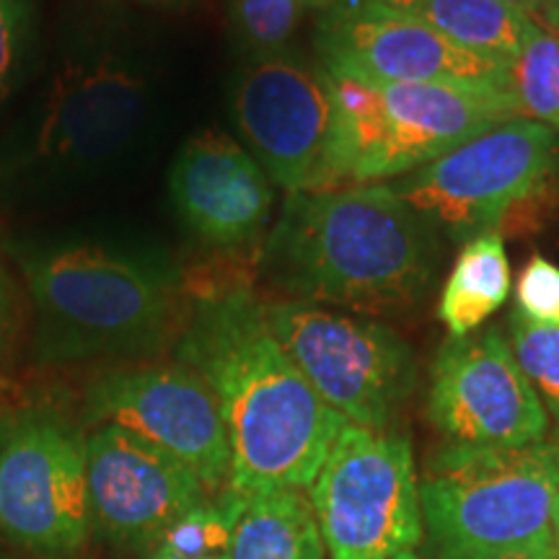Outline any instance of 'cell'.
Instances as JSON below:
<instances>
[{"mask_svg":"<svg viewBox=\"0 0 559 559\" xmlns=\"http://www.w3.org/2000/svg\"><path fill=\"white\" fill-rule=\"evenodd\" d=\"M192 306L177 360L213 391L230 445V489H309L345 417L321 402L270 330L247 277L185 283Z\"/></svg>","mask_w":559,"mask_h":559,"instance_id":"6da1fadb","label":"cell"},{"mask_svg":"<svg viewBox=\"0 0 559 559\" xmlns=\"http://www.w3.org/2000/svg\"><path fill=\"white\" fill-rule=\"evenodd\" d=\"M438 234L389 185L288 194L260 254L262 280L290 300L396 313L428 296Z\"/></svg>","mask_w":559,"mask_h":559,"instance_id":"7a4b0ae2","label":"cell"},{"mask_svg":"<svg viewBox=\"0 0 559 559\" xmlns=\"http://www.w3.org/2000/svg\"><path fill=\"white\" fill-rule=\"evenodd\" d=\"M34 309L41 362L143 358L181 321L185 277L164 257L60 241L13 251Z\"/></svg>","mask_w":559,"mask_h":559,"instance_id":"3957f363","label":"cell"},{"mask_svg":"<svg viewBox=\"0 0 559 559\" xmlns=\"http://www.w3.org/2000/svg\"><path fill=\"white\" fill-rule=\"evenodd\" d=\"M324 75L332 130L319 192L400 179L521 117L513 91L506 88L373 83L326 70Z\"/></svg>","mask_w":559,"mask_h":559,"instance_id":"277c9868","label":"cell"},{"mask_svg":"<svg viewBox=\"0 0 559 559\" xmlns=\"http://www.w3.org/2000/svg\"><path fill=\"white\" fill-rule=\"evenodd\" d=\"M559 485V445L445 443L419 477L425 536L436 559H492L555 547L551 508Z\"/></svg>","mask_w":559,"mask_h":559,"instance_id":"5b68a950","label":"cell"},{"mask_svg":"<svg viewBox=\"0 0 559 559\" xmlns=\"http://www.w3.org/2000/svg\"><path fill=\"white\" fill-rule=\"evenodd\" d=\"M557 169V132L519 117L386 185L432 228L466 243L519 215L534 218Z\"/></svg>","mask_w":559,"mask_h":559,"instance_id":"8992f818","label":"cell"},{"mask_svg":"<svg viewBox=\"0 0 559 559\" xmlns=\"http://www.w3.org/2000/svg\"><path fill=\"white\" fill-rule=\"evenodd\" d=\"M86 436L60 412L0 415V539L37 559H73L91 534Z\"/></svg>","mask_w":559,"mask_h":559,"instance_id":"52a82bcc","label":"cell"},{"mask_svg":"<svg viewBox=\"0 0 559 559\" xmlns=\"http://www.w3.org/2000/svg\"><path fill=\"white\" fill-rule=\"evenodd\" d=\"M270 330L326 407L345 423L389 430L417 381L407 340L379 321L306 304H264Z\"/></svg>","mask_w":559,"mask_h":559,"instance_id":"ba28073f","label":"cell"},{"mask_svg":"<svg viewBox=\"0 0 559 559\" xmlns=\"http://www.w3.org/2000/svg\"><path fill=\"white\" fill-rule=\"evenodd\" d=\"M332 559H389L425 539L409 440L345 425L309 487Z\"/></svg>","mask_w":559,"mask_h":559,"instance_id":"9c48e42d","label":"cell"},{"mask_svg":"<svg viewBox=\"0 0 559 559\" xmlns=\"http://www.w3.org/2000/svg\"><path fill=\"white\" fill-rule=\"evenodd\" d=\"M313 41L319 66L347 79L513 91V66L464 50L423 21L373 0H342L321 11Z\"/></svg>","mask_w":559,"mask_h":559,"instance_id":"30bf717a","label":"cell"},{"mask_svg":"<svg viewBox=\"0 0 559 559\" xmlns=\"http://www.w3.org/2000/svg\"><path fill=\"white\" fill-rule=\"evenodd\" d=\"M94 428L115 425L190 469L210 495L230 487V445L213 391L185 362L104 373L83 400Z\"/></svg>","mask_w":559,"mask_h":559,"instance_id":"8fae6325","label":"cell"},{"mask_svg":"<svg viewBox=\"0 0 559 559\" xmlns=\"http://www.w3.org/2000/svg\"><path fill=\"white\" fill-rule=\"evenodd\" d=\"M230 111L272 185L319 192L332 130V94L321 66L298 55L262 52L239 70Z\"/></svg>","mask_w":559,"mask_h":559,"instance_id":"7c38bea8","label":"cell"},{"mask_svg":"<svg viewBox=\"0 0 559 559\" xmlns=\"http://www.w3.org/2000/svg\"><path fill=\"white\" fill-rule=\"evenodd\" d=\"M428 417L459 445L519 449L547 438V409L498 326L449 337L430 373Z\"/></svg>","mask_w":559,"mask_h":559,"instance_id":"4fadbf2b","label":"cell"},{"mask_svg":"<svg viewBox=\"0 0 559 559\" xmlns=\"http://www.w3.org/2000/svg\"><path fill=\"white\" fill-rule=\"evenodd\" d=\"M151 99L148 73L122 55L68 58L41 102L34 158L52 169H99L130 148Z\"/></svg>","mask_w":559,"mask_h":559,"instance_id":"5bb4252c","label":"cell"},{"mask_svg":"<svg viewBox=\"0 0 559 559\" xmlns=\"http://www.w3.org/2000/svg\"><path fill=\"white\" fill-rule=\"evenodd\" d=\"M91 534L111 549H145L210 498L181 461L132 432L99 425L86 436Z\"/></svg>","mask_w":559,"mask_h":559,"instance_id":"9a60e30c","label":"cell"},{"mask_svg":"<svg viewBox=\"0 0 559 559\" xmlns=\"http://www.w3.org/2000/svg\"><path fill=\"white\" fill-rule=\"evenodd\" d=\"M169 192L181 223L221 249L254 243L275 205V185L260 160L221 132L187 140L171 166Z\"/></svg>","mask_w":559,"mask_h":559,"instance_id":"2e32d148","label":"cell"},{"mask_svg":"<svg viewBox=\"0 0 559 559\" xmlns=\"http://www.w3.org/2000/svg\"><path fill=\"white\" fill-rule=\"evenodd\" d=\"M230 559H326V547L304 489L243 495Z\"/></svg>","mask_w":559,"mask_h":559,"instance_id":"e0dca14e","label":"cell"},{"mask_svg":"<svg viewBox=\"0 0 559 559\" xmlns=\"http://www.w3.org/2000/svg\"><path fill=\"white\" fill-rule=\"evenodd\" d=\"M407 13L464 50L513 66L531 26L528 16L502 0H373Z\"/></svg>","mask_w":559,"mask_h":559,"instance_id":"ac0fdd59","label":"cell"},{"mask_svg":"<svg viewBox=\"0 0 559 559\" xmlns=\"http://www.w3.org/2000/svg\"><path fill=\"white\" fill-rule=\"evenodd\" d=\"M510 293V262L502 234H481L461 247L438 300V319L451 337H466L502 309Z\"/></svg>","mask_w":559,"mask_h":559,"instance_id":"d6986e66","label":"cell"},{"mask_svg":"<svg viewBox=\"0 0 559 559\" xmlns=\"http://www.w3.org/2000/svg\"><path fill=\"white\" fill-rule=\"evenodd\" d=\"M243 510V495L223 489L174 521L156 542L132 559H230L236 523Z\"/></svg>","mask_w":559,"mask_h":559,"instance_id":"ffe728a7","label":"cell"},{"mask_svg":"<svg viewBox=\"0 0 559 559\" xmlns=\"http://www.w3.org/2000/svg\"><path fill=\"white\" fill-rule=\"evenodd\" d=\"M521 117L559 130V34L531 21L521 55L510 68Z\"/></svg>","mask_w":559,"mask_h":559,"instance_id":"44dd1931","label":"cell"},{"mask_svg":"<svg viewBox=\"0 0 559 559\" xmlns=\"http://www.w3.org/2000/svg\"><path fill=\"white\" fill-rule=\"evenodd\" d=\"M508 342L544 409L559 423V326L528 319L515 306L508 313Z\"/></svg>","mask_w":559,"mask_h":559,"instance_id":"7402d4cb","label":"cell"},{"mask_svg":"<svg viewBox=\"0 0 559 559\" xmlns=\"http://www.w3.org/2000/svg\"><path fill=\"white\" fill-rule=\"evenodd\" d=\"M304 11V0H230V21L257 55L283 50Z\"/></svg>","mask_w":559,"mask_h":559,"instance_id":"603a6c76","label":"cell"},{"mask_svg":"<svg viewBox=\"0 0 559 559\" xmlns=\"http://www.w3.org/2000/svg\"><path fill=\"white\" fill-rule=\"evenodd\" d=\"M515 306L528 319L559 326V267L555 262L534 254L523 264L515 283Z\"/></svg>","mask_w":559,"mask_h":559,"instance_id":"cb8c5ba5","label":"cell"},{"mask_svg":"<svg viewBox=\"0 0 559 559\" xmlns=\"http://www.w3.org/2000/svg\"><path fill=\"white\" fill-rule=\"evenodd\" d=\"M29 0H0V99L19 73L29 37Z\"/></svg>","mask_w":559,"mask_h":559,"instance_id":"d4e9b609","label":"cell"},{"mask_svg":"<svg viewBox=\"0 0 559 559\" xmlns=\"http://www.w3.org/2000/svg\"><path fill=\"white\" fill-rule=\"evenodd\" d=\"M19 319V296L16 285L5 270V262L0 260V358L9 353L13 330H16Z\"/></svg>","mask_w":559,"mask_h":559,"instance_id":"484cf974","label":"cell"},{"mask_svg":"<svg viewBox=\"0 0 559 559\" xmlns=\"http://www.w3.org/2000/svg\"><path fill=\"white\" fill-rule=\"evenodd\" d=\"M534 21L536 24H542L544 29L559 34V0H542Z\"/></svg>","mask_w":559,"mask_h":559,"instance_id":"4316f807","label":"cell"},{"mask_svg":"<svg viewBox=\"0 0 559 559\" xmlns=\"http://www.w3.org/2000/svg\"><path fill=\"white\" fill-rule=\"evenodd\" d=\"M492 559H559V551L555 547H534V549L508 551V555H500Z\"/></svg>","mask_w":559,"mask_h":559,"instance_id":"83f0119b","label":"cell"},{"mask_svg":"<svg viewBox=\"0 0 559 559\" xmlns=\"http://www.w3.org/2000/svg\"><path fill=\"white\" fill-rule=\"evenodd\" d=\"M502 3H506L508 9H513V11L523 13V16L534 19V16H536V11H539L542 0H502Z\"/></svg>","mask_w":559,"mask_h":559,"instance_id":"f1b7e54d","label":"cell"},{"mask_svg":"<svg viewBox=\"0 0 559 559\" xmlns=\"http://www.w3.org/2000/svg\"><path fill=\"white\" fill-rule=\"evenodd\" d=\"M551 544L559 551V485L555 495V508H551Z\"/></svg>","mask_w":559,"mask_h":559,"instance_id":"f546056e","label":"cell"},{"mask_svg":"<svg viewBox=\"0 0 559 559\" xmlns=\"http://www.w3.org/2000/svg\"><path fill=\"white\" fill-rule=\"evenodd\" d=\"M337 3H342V0H304L306 9H319V11L332 9V5H337Z\"/></svg>","mask_w":559,"mask_h":559,"instance_id":"4dcf8cb0","label":"cell"},{"mask_svg":"<svg viewBox=\"0 0 559 559\" xmlns=\"http://www.w3.org/2000/svg\"><path fill=\"white\" fill-rule=\"evenodd\" d=\"M0 559H21V557H19L16 549L9 547V544L0 539Z\"/></svg>","mask_w":559,"mask_h":559,"instance_id":"1f68e13d","label":"cell"},{"mask_svg":"<svg viewBox=\"0 0 559 559\" xmlns=\"http://www.w3.org/2000/svg\"><path fill=\"white\" fill-rule=\"evenodd\" d=\"M389 559H423V557H417L415 551H404V555H396V557H389Z\"/></svg>","mask_w":559,"mask_h":559,"instance_id":"d6a6232c","label":"cell"},{"mask_svg":"<svg viewBox=\"0 0 559 559\" xmlns=\"http://www.w3.org/2000/svg\"><path fill=\"white\" fill-rule=\"evenodd\" d=\"M148 3H169V0H148Z\"/></svg>","mask_w":559,"mask_h":559,"instance_id":"836d02e7","label":"cell"}]
</instances>
